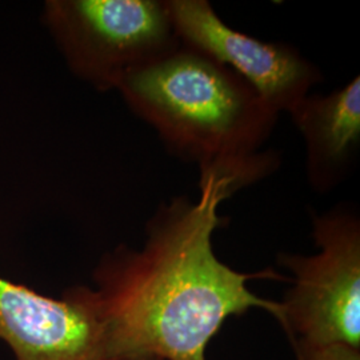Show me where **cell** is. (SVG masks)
I'll list each match as a JSON object with an SVG mask.
<instances>
[{
	"mask_svg": "<svg viewBox=\"0 0 360 360\" xmlns=\"http://www.w3.org/2000/svg\"><path fill=\"white\" fill-rule=\"evenodd\" d=\"M233 180L199 179V198H172L147 223L142 250L120 247L95 272L91 295L105 327L111 360H206L210 340L232 315L262 309L282 322V304L262 299L251 279H283L275 271L243 274L220 262L212 235Z\"/></svg>",
	"mask_w": 360,
	"mask_h": 360,
	"instance_id": "cell-1",
	"label": "cell"
},
{
	"mask_svg": "<svg viewBox=\"0 0 360 360\" xmlns=\"http://www.w3.org/2000/svg\"><path fill=\"white\" fill-rule=\"evenodd\" d=\"M117 91L168 151L195 163L200 178L233 180L236 190L270 176L281 165L263 150L278 120L230 68L184 46L124 77Z\"/></svg>",
	"mask_w": 360,
	"mask_h": 360,
	"instance_id": "cell-2",
	"label": "cell"
},
{
	"mask_svg": "<svg viewBox=\"0 0 360 360\" xmlns=\"http://www.w3.org/2000/svg\"><path fill=\"white\" fill-rule=\"evenodd\" d=\"M44 20L70 70L99 91L181 46L166 0H50Z\"/></svg>",
	"mask_w": 360,
	"mask_h": 360,
	"instance_id": "cell-3",
	"label": "cell"
},
{
	"mask_svg": "<svg viewBox=\"0 0 360 360\" xmlns=\"http://www.w3.org/2000/svg\"><path fill=\"white\" fill-rule=\"evenodd\" d=\"M312 238L319 252L311 257L281 252L278 262L294 274L282 302V324L300 338V346L345 343L360 347V218L352 205L311 212Z\"/></svg>",
	"mask_w": 360,
	"mask_h": 360,
	"instance_id": "cell-4",
	"label": "cell"
},
{
	"mask_svg": "<svg viewBox=\"0 0 360 360\" xmlns=\"http://www.w3.org/2000/svg\"><path fill=\"white\" fill-rule=\"evenodd\" d=\"M180 44L226 65L278 115L322 83V71L292 46L266 43L226 25L208 0H166Z\"/></svg>",
	"mask_w": 360,
	"mask_h": 360,
	"instance_id": "cell-5",
	"label": "cell"
},
{
	"mask_svg": "<svg viewBox=\"0 0 360 360\" xmlns=\"http://www.w3.org/2000/svg\"><path fill=\"white\" fill-rule=\"evenodd\" d=\"M0 339L18 360H111L105 327L87 287L55 300L0 276Z\"/></svg>",
	"mask_w": 360,
	"mask_h": 360,
	"instance_id": "cell-6",
	"label": "cell"
},
{
	"mask_svg": "<svg viewBox=\"0 0 360 360\" xmlns=\"http://www.w3.org/2000/svg\"><path fill=\"white\" fill-rule=\"evenodd\" d=\"M306 144V172L315 193L338 188L360 150V77L327 95L309 94L287 112Z\"/></svg>",
	"mask_w": 360,
	"mask_h": 360,
	"instance_id": "cell-7",
	"label": "cell"
},
{
	"mask_svg": "<svg viewBox=\"0 0 360 360\" xmlns=\"http://www.w3.org/2000/svg\"><path fill=\"white\" fill-rule=\"evenodd\" d=\"M303 360H360L359 348L345 343L323 346H300Z\"/></svg>",
	"mask_w": 360,
	"mask_h": 360,
	"instance_id": "cell-8",
	"label": "cell"
},
{
	"mask_svg": "<svg viewBox=\"0 0 360 360\" xmlns=\"http://www.w3.org/2000/svg\"><path fill=\"white\" fill-rule=\"evenodd\" d=\"M129 360H158V359H151V358H139V359H129Z\"/></svg>",
	"mask_w": 360,
	"mask_h": 360,
	"instance_id": "cell-9",
	"label": "cell"
}]
</instances>
